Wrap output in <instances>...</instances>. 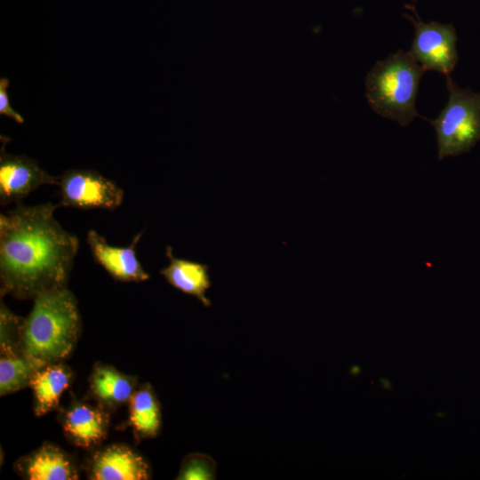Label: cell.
<instances>
[{
	"instance_id": "e0dca14e",
	"label": "cell",
	"mask_w": 480,
	"mask_h": 480,
	"mask_svg": "<svg viewBox=\"0 0 480 480\" xmlns=\"http://www.w3.org/2000/svg\"><path fill=\"white\" fill-rule=\"evenodd\" d=\"M22 319L12 312L1 300V354H21L20 349V334Z\"/></svg>"
},
{
	"instance_id": "30bf717a",
	"label": "cell",
	"mask_w": 480,
	"mask_h": 480,
	"mask_svg": "<svg viewBox=\"0 0 480 480\" xmlns=\"http://www.w3.org/2000/svg\"><path fill=\"white\" fill-rule=\"evenodd\" d=\"M60 423L65 436L74 445L89 449L106 438L109 416L100 404L74 402L61 414Z\"/></svg>"
},
{
	"instance_id": "3957f363",
	"label": "cell",
	"mask_w": 480,
	"mask_h": 480,
	"mask_svg": "<svg viewBox=\"0 0 480 480\" xmlns=\"http://www.w3.org/2000/svg\"><path fill=\"white\" fill-rule=\"evenodd\" d=\"M424 72L410 53L402 50L376 62L365 80L370 107L380 116L406 126L420 116L415 100Z\"/></svg>"
},
{
	"instance_id": "ba28073f",
	"label": "cell",
	"mask_w": 480,
	"mask_h": 480,
	"mask_svg": "<svg viewBox=\"0 0 480 480\" xmlns=\"http://www.w3.org/2000/svg\"><path fill=\"white\" fill-rule=\"evenodd\" d=\"M141 236L142 232H140L129 246L119 247L108 244L105 237L96 230L90 229L86 241L95 262L115 280L142 282L149 278V274L144 270L135 252V246Z\"/></svg>"
},
{
	"instance_id": "8fae6325",
	"label": "cell",
	"mask_w": 480,
	"mask_h": 480,
	"mask_svg": "<svg viewBox=\"0 0 480 480\" xmlns=\"http://www.w3.org/2000/svg\"><path fill=\"white\" fill-rule=\"evenodd\" d=\"M16 469L28 480H75L78 472L72 459L58 446L45 443L16 462Z\"/></svg>"
},
{
	"instance_id": "4fadbf2b",
	"label": "cell",
	"mask_w": 480,
	"mask_h": 480,
	"mask_svg": "<svg viewBox=\"0 0 480 480\" xmlns=\"http://www.w3.org/2000/svg\"><path fill=\"white\" fill-rule=\"evenodd\" d=\"M165 256L169 265L160 270L165 280L177 290L196 297L204 307L211 306V300L206 297L207 290L212 286L209 267L172 255L171 246H166Z\"/></svg>"
},
{
	"instance_id": "6da1fadb",
	"label": "cell",
	"mask_w": 480,
	"mask_h": 480,
	"mask_svg": "<svg viewBox=\"0 0 480 480\" xmlns=\"http://www.w3.org/2000/svg\"><path fill=\"white\" fill-rule=\"evenodd\" d=\"M58 207L20 202L0 214L1 296L34 300L67 287L79 243L55 219Z\"/></svg>"
},
{
	"instance_id": "52a82bcc",
	"label": "cell",
	"mask_w": 480,
	"mask_h": 480,
	"mask_svg": "<svg viewBox=\"0 0 480 480\" xmlns=\"http://www.w3.org/2000/svg\"><path fill=\"white\" fill-rule=\"evenodd\" d=\"M0 151V204L20 203L42 185L59 184L60 178L42 169L37 161L27 156L5 151V140Z\"/></svg>"
},
{
	"instance_id": "ffe728a7",
	"label": "cell",
	"mask_w": 480,
	"mask_h": 480,
	"mask_svg": "<svg viewBox=\"0 0 480 480\" xmlns=\"http://www.w3.org/2000/svg\"><path fill=\"white\" fill-rule=\"evenodd\" d=\"M380 385L382 386L383 388H385L387 390H391L392 389L391 382L388 379L380 378Z\"/></svg>"
},
{
	"instance_id": "2e32d148",
	"label": "cell",
	"mask_w": 480,
	"mask_h": 480,
	"mask_svg": "<svg viewBox=\"0 0 480 480\" xmlns=\"http://www.w3.org/2000/svg\"><path fill=\"white\" fill-rule=\"evenodd\" d=\"M41 367L22 354H1L0 395L5 396L29 387L33 374Z\"/></svg>"
},
{
	"instance_id": "7c38bea8",
	"label": "cell",
	"mask_w": 480,
	"mask_h": 480,
	"mask_svg": "<svg viewBox=\"0 0 480 480\" xmlns=\"http://www.w3.org/2000/svg\"><path fill=\"white\" fill-rule=\"evenodd\" d=\"M89 384L90 393L106 410L116 409L128 404L138 388L135 377L100 363L95 364Z\"/></svg>"
},
{
	"instance_id": "7a4b0ae2",
	"label": "cell",
	"mask_w": 480,
	"mask_h": 480,
	"mask_svg": "<svg viewBox=\"0 0 480 480\" xmlns=\"http://www.w3.org/2000/svg\"><path fill=\"white\" fill-rule=\"evenodd\" d=\"M33 301L20 326V352L40 366L61 362L71 354L81 333L77 300L65 287L43 292Z\"/></svg>"
},
{
	"instance_id": "d6986e66",
	"label": "cell",
	"mask_w": 480,
	"mask_h": 480,
	"mask_svg": "<svg viewBox=\"0 0 480 480\" xmlns=\"http://www.w3.org/2000/svg\"><path fill=\"white\" fill-rule=\"evenodd\" d=\"M9 85V80L6 77H1L0 79V114L7 116L15 120L19 124L24 123V118L20 114L16 112L10 104L9 96L7 93V88Z\"/></svg>"
},
{
	"instance_id": "5bb4252c",
	"label": "cell",
	"mask_w": 480,
	"mask_h": 480,
	"mask_svg": "<svg viewBox=\"0 0 480 480\" xmlns=\"http://www.w3.org/2000/svg\"><path fill=\"white\" fill-rule=\"evenodd\" d=\"M73 378L71 369L61 362L46 364L35 372L29 387L34 394V412L43 416L55 409Z\"/></svg>"
},
{
	"instance_id": "5b68a950",
	"label": "cell",
	"mask_w": 480,
	"mask_h": 480,
	"mask_svg": "<svg viewBox=\"0 0 480 480\" xmlns=\"http://www.w3.org/2000/svg\"><path fill=\"white\" fill-rule=\"evenodd\" d=\"M58 185L62 206L113 211L124 198L123 188L93 170H68L60 177Z\"/></svg>"
},
{
	"instance_id": "ac0fdd59",
	"label": "cell",
	"mask_w": 480,
	"mask_h": 480,
	"mask_svg": "<svg viewBox=\"0 0 480 480\" xmlns=\"http://www.w3.org/2000/svg\"><path fill=\"white\" fill-rule=\"evenodd\" d=\"M216 476L215 460L203 453L188 454L180 464L176 479L179 480H212Z\"/></svg>"
},
{
	"instance_id": "8992f818",
	"label": "cell",
	"mask_w": 480,
	"mask_h": 480,
	"mask_svg": "<svg viewBox=\"0 0 480 480\" xmlns=\"http://www.w3.org/2000/svg\"><path fill=\"white\" fill-rule=\"evenodd\" d=\"M414 26V38L408 52L424 69L449 75L458 61L457 35L452 24L436 21L423 22L416 13V19L404 14Z\"/></svg>"
},
{
	"instance_id": "9a60e30c",
	"label": "cell",
	"mask_w": 480,
	"mask_h": 480,
	"mask_svg": "<svg viewBox=\"0 0 480 480\" xmlns=\"http://www.w3.org/2000/svg\"><path fill=\"white\" fill-rule=\"evenodd\" d=\"M129 424L138 439L154 438L161 428V407L149 383L137 388L128 402Z\"/></svg>"
},
{
	"instance_id": "9c48e42d",
	"label": "cell",
	"mask_w": 480,
	"mask_h": 480,
	"mask_svg": "<svg viewBox=\"0 0 480 480\" xmlns=\"http://www.w3.org/2000/svg\"><path fill=\"white\" fill-rule=\"evenodd\" d=\"M151 470L145 459L125 444H115L97 451L89 464L94 480H145Z\"/></svg>"
},
{
	"instance_id": "277c9868",
	"label": "cell",
	"mask_w": 480,
	"mask_h": 480,
	"mask_svg": "<svg viewBox=\"0 0 480 480\" xmlns=\"http://www.w3.org/2000/svg\"><path fill=\"white\" fill-rule=\"evenodd\" d=\"M448 101L436 119L438 159L468 152L480 140V92L459 87L446 75Z\"/></svg>"
}]
</instances>
